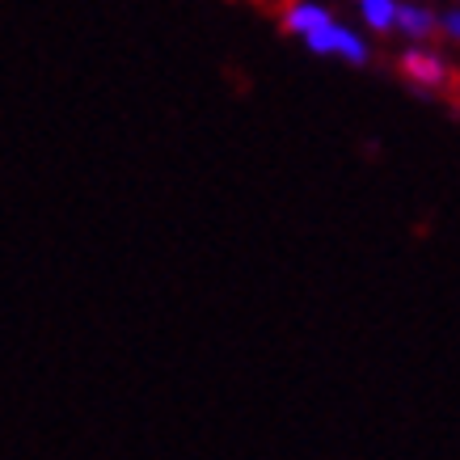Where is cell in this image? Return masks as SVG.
Masks as SVG:
<instances>
[{
  "instance_id": "obj_1",
  "label": "cell",
  "mask_w": 460,
  "mask_h": 460,
  "mask_svg": "<svg viewBox=\"0 0 460 460\" xmlns=\"http://www.w3.org/2000/svg\"><path fill=\"white\" fill-rule=\"evenodd\" d=\"M305 47L313 51V56H338V59H347L350 68H363V64L372 59L367 42H363L350 26H342V22H325V26H317L313 34H305Z\"/></svg>"
},
{
  "instance_id": "obj_2",
  "label": "cell",
  "mask_w": 460,
  "mask_h": 460,
  "mask_svg": "<svg viewBox=\"0 0 460 460\" xmlns=\"http://www.w3.org/2000/svg\"><path fill=\"white\" fill-rule=\"evenodd\" d=\"M397 68H402V76L410 84H419V89H444L447 81V64L435 51H405L402 59H397Z\"/></svg>"
},
{
  "instance_id": "obj_3",
  "label": "cell",
  "mask_w": 460,
  "mask_h": 460,
  "mask_svg": "<svg viewBox=\"0 0 460 460\" xmlns=\"http://www.w3.org/2000/svg\"><path fill=\"white\" fill-rule=\"evenodd\" d=\"M325 22H334V13H330L325 4H317V0H292V4L283 9V30L296 34V39L313 34V30L325 26Z\"/></svg>"
},
{
  "instance_id": "obj_4",
  "label": "cell",
  "mask_w": 460,
  "mask_h": 460,
  "mask_svg": "<svg viewBox=\"0 0 460 460\" xmlns=\"http://www.w3.org/2000/svg\"><path fill=\"white\" fill-rule=\"evenodd\" d=\"M397 30H402L405 39L422 42V39H431V34H439V17H435L431 9L405 0V4H397Z\"/></svg>"
},
{
  "instance_id": "obj_5",
  "label": "cell",
  "mask_w": 460,
  "mask_h": 460,
  "mask_svg": "<svg viewBox=\"0 0 460 460\" xmlns=\"http://www.w3.org/2000/svg\"><path fill=\"white\" fill-rule=\"evenodd\" d=\"M355 4H359V17L367 30H376V34L397 30V0H355Z\"/></svg>"
},
{
  "instance_id": "obj_6",
  "label": "cell",
  "mask_w": 460,
  "mask_h": 460,
  "mask_svg": "<svg viewBox=\"0 0 460 460\" xmlns=\"http://www.w3.org/2000/svg\"><path fill=\"white\" fill-rule=\"evenodd\" d=\"M439 30H444L452 42H460V9H447V13L439 17Z\"/></svg>"
}]
</instances>
